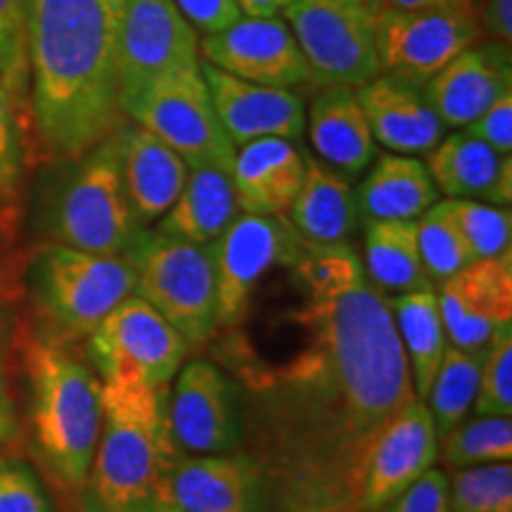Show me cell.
<instances>
[{
	"instance_id": "obj_1",
	"label": "cell",
	"mask_w": 512,
	"mask_h": 512,
	"mask_svg": "<svg viewBox=\"0 0 512 512\" xmlns=\"http://www.w3.org/2000/svg\"><path fill=\"white\" fill-rule=\"evenodd\" d=\"M294 344L254 351L238 332L223 363L238 384L242 451L264 475L268 512H361L358 477L377 430L415 399L387 297L351 245L311 247L287 268Z\"/></svg>"
},
{
	"instance_id": "obj_2",
	"label": "cell",
	"mask_w": 512,
	"mask_h": 512,
	"mask_svg": "<svg viewBox=\"0 0 512 512\" xmlns=\"http://www.w3.org/2000/svg\"><path fill=\"white\" fill-rule=\"evenodd\" d=\"M117 0H27L29 126L53 162L86 155L124 124Z\"/></svg>"
},
{
	"instance_id": "obj_3",
	"label": "cell",
	"mask_w": 512,
	"mask_h": 512,
	"mask_svg": "<svg viewBox=\"0 0 512 512\" xmlns=\"http://www.w3.org/2000/svg\"><path fill=\"white\" fill-rule=\"evenodd\" d=\"M183 451L169 420V387L102 382V427L83 484L86 512H178L174 472Z\"/></svg>"
},
{
	"instance_id": "obj_4",
	"label": "cell",
	"mask_w": 512,
	"mask_h": 512,
	"mask_svg": "<svg viewBox=\"0 0 512 512\" xmlns=\"http://www.w3.org/2000/svg\"><path fill=\"white\" fill-rule=\"evenodd\" d=\"M31 448L64 494H79L102 427V382L67 344L36 335L24 347Z\"/></svg>"
},
{
	"instance_id": "obj_5",
	"label": "cell",
	"mask_w": 512,
	"mask_h": 512,
	"mask_svg": "<svg viewBox=\"0 0 512 512\" xmlns=\"http://www.w3.org/2000/svg\"><path fill=\"white\" fill-rule=\"evenodd\" d=\"M36 223L43 242L107 256L126 254L143 226L128 204L114 136L86 155L55 162L38 190Z\"/></svg>"
},
{
	"instance_id": "obj_6",
	"label": "cell",
	"mask_w": 512,
	"mask_h": 512,
	"mask_svg": "<svg viewBox=\"0 0 512 512\" xmlns=\"http://www.w3.org/2000/svg\"><path fill=\"white\" fill-rule=\"evenodd\" d=\"M27 287L31 306L41 320V335L69 347L91 335L131 297L136 271L126 256L43 242L29 264Z\"/></svg>"
},
{
	"instance_id": "obj_7",
	"label": "cell",
	"mask_w": 512,
	"mask_h": 512,
	"mask_svg": "<svg viewBox=\"0 0 512 512\" xmlns=\"http://www.w3.org/2000/svg\"><path fill=\"white\" fill-rule=\"evenodd\" d=\"M124 256L136 271L133 294L162 313L190 349L204 347L216 337L219 299L209 245H192L140 228Z\"/></svg>"
},
{
	"instance_id": "obj_8",
	"label": "cell",
	"mask_w": 512,
	"mask_h": 512,
	"mask_svg": "<svg viewBox=\"0 0 512 512\" xmlns=\"http://www.w3.org/2000/svg\"><path fill=\"white\" fill-rule=\"evenodd\" d=\"M382 0H287L283 19L311 72V86L358 88L380 72L375 48Z\"/></svg>"
},
{
	"instance_id": "obj_9",
	"label": "cell",
	"mask_w": 512,
	"mask_h": 512,
	"mask_svg": "<svg viewBox=\"0 0 512 512\" xmlns=\"http://www.w3.org/2000/svg\"><path fill=\"white\" fill-rule=\"evenodd\" d=\"M124 114L174 147L190 169L216 166L230 171L233 166L235 145L230 143L214 110L202 74V60L178 64L157 76L128 102Z\"/></svg>"
},
{
	"instance_id": "obj_10",
	"label": "cell",
	"mask_w": 512,
	"mask_h": 512,
	"mask_svg": "<svg viewBox=\"0 0 512 512\" xmlns=\"http://www.w3.org/2000/svg\"><path fill=\"white\" fill-rule=\"evenodd\" d=\"M190 354L162 313L131 294L86 337V356L100 382L162 389Z\"/></svg>"
},
{
	"instance_id": "obj_11",
	"label": "cell",
	"mask_w": 512,
	"mask_h": 512,
	"mask_svg": "<svg viewBox=\"0 0 512 512\" xmlns=\"http://www.w3.org/2000/svg\"><path fill=\"white\" fill-rule=\"evenodd\" d=\"M219 299V328H240L254 292L275 268H290L309 252L285 216L240 211L221 238L211 242Z\"/></svg>"
},
{
	"instance_id": "obj_12",
	"label": "cell",
	"mask_w": 512,
	"mask_h": 512,
	"mask_svg": "<svg viewBox=\"0 0 512 512\" xmlns=\"http://www.w3.org/2000/svg\"><path fill=\"white\" fill-rule=\"evenodd\" d=\"M482 38L475 5L394 8L380 5L375 48L380 72L415 83L432 79Z\"/></svg>"
},
{
	"instance_id": "obj_13",
	"label": "cell",
	"mask_w": 512,
	"mask_h": 512,
	"mask_svg": "<svg viewBox=\"0 0 512 512\" xmlns=\"http://www.w3.org/2000/svg\"><path fill=\"white\" fill-rule=\"evenodd\" d=\"M114 48L121 107L169 69L202 60L197 29L174 0H117Z\"/></svg>"
},
{
	"instance_id": "obj_14",
	"label": "cell",
	"mask_w": 512,
	"mask_h": 512,
	"mask_svg": "<svg viewBox=\"0 0 512 512\" xmlns=\"http://www.w3.org/2000/svg\"><path fill=\"white\" fill-rule=\"evenodd\" d=\"M169 420L183 453H230L242 448L238 384L207 358L183 363L169 384Z\"/></svg>"
},
{
	"instance_id": "obj_15",
	"label": "cell",
	"mask_w": 512,
	"mask_h": 512,
	"mask_svg": "<svg viewBox=\"0 0 512 512\" xmlns=\"http://www.w3.org/2000/svg\"><path fill=\"white\" fill-rule=\"evenodd\" d=\"M439 460L434 420L420 399L408 401L377 430L361 463L358 510L380 512Z\"/></svg>"
},
{
	"instance_id": "obj_16",
	"label": "cell",
	"mask_w": 512,
	"mask_h": 512,
	"mask_svg": "<svg viewBox=\"0 0 512 512\" xmlns=\"http://www.w3.org/2000/svg\"><path fill=\"white\" fill-rule=\"evenodd\" d=\"M200 57L211 67L261 86H311V72L292 29L280 15H242L230 27L204 34Z\"/></svg>"
},
{
	"instance_id": "obj_17",
	"label": "cell",
	"mask_w": 512,
	"mask_h": 512,
	"mask_svg": "<svg viewBox=\"0 0 512 512\" xmlns=\"http://www.w3.org/2000/svg\"><path fill=\"white\" fill-rule=\"evenodd\" d=\"M434 290L448 344L482 351L512 325V252L472 261Z\"/></svg>"
},
{
	"instance_id": "obj_18",
	"label": "cell",
	"mask_w": 512,
	"mask_h": 512,
	"mask_svg": "<svg viewBox=\"0 0 512 512\" xmlns=\"http://www.w3.org/2000/svg\"><path fill=\"white\" fill-rule=\"evenodd\" d=\"M202 74L223 131L235 150L259 138L297 140L304 136L306 102L294 88L238 79L204 60Z\"/></svg>"
},
{
	"instance_id": "obj_19",
	"label": "cell",
	"mask_w": 512,
	"mask_h": 512,
	"mask_svg": "<svg viewBox=\"0 0 512 512\" xmlns=\"http://www.w3.org/2000/svg\"><path fill=\"white\" fill-rule=\"evenodd\" d=\"M425 98L446 128H465L512 91L508 43H475L422 83Z\"/></svg>"
},
{
	"instance_id": "obj_20",
	"label": "cell",
	"mask_w": 512,
	"mask_h": 512,
	"mask_svg": "<svg viewBox=\"0 0 512 512\" xmlns=\"http://www.w3.org/2000/svg\"><path fill=\"white\" fill-rule=\"evenodd\" d=\"M171 489L178 512H268L264 475L242 448L183 453Z\"/></svg>"
},
{
	"instance_id": "obj_21",
	"label": "cell",
	"mask_w": 512,
	"mask_h": 512,
	"mask_svg": "<svg viewBox=\"0 0 512 512\" xmlns=\"http://www.w3.org/2000/svg\"><path fill=\"white\" fill-rule=\"evenodd\" d=\"M356 98L375 143L396 155H427L446 136V126L432 110L420 83L377 74L356 88Z\"/></svg>"
},
{
	"instance_id": "obj_22",
	"label": "cell",
	"mask_w": 512,
	"mask_h": 512,
	"mask_svg": "<svg viewBox=\"0 0 512 512\" xmlns=\"http://www.w3.org/2000/svg\"><path fill=\"white\" fill-rule=\"evenodd\" d=\"M114 140L133 216L138 226H155L181 195L190 166L174 147L131 119L114 131Z\"/></svg>"
},
{
	"instance_id": "obj_23",
	"label": "cell",
	"mask_w": 512,
	"mask_h": 512,
	"mask_svg": "<svg viewBox=\"0 0 512 512\" xmlns=\"http://www.w3.org/2000/svg\"><path fill=\"white\" fill-rule=\"evenodd\" d=\"M430 171L439 195L451 200H479L510 207L512 200V157L458 131L444 136L427 152Z\"/></svg>"
},
{
	"instance_id": "obj_24",
	"label": "cell",
	"mask_w": 512,
	"mask_h": 512,
	"mask_svg": "<svg viewBox=\"0 0 512 512\" xmlns=\"http://www.w3.org/2000/svg\"><path fill=\"white\" fill-rule=\"evenodd\" d=\"M306 174V155L287 138H259L235 150L230 178L240 211L285 216Z\"/></svg>"
},
{
	"instance_id": "obj_25",
	"label": "cell",
	"mask_w": 512,
	"mask_h": 512,
	"mask_svg": "<svg viewBox=\"0 0 512 512\" xmlns=\"http://www.w3.org/2000/svg\"><path fill=\"white\" fill-rule=\"evenodd\" d=\"M306 131L316 159L344 178L361 176L377 155V143L358 105L356 88H316L306 110Z\"/></svg>"
},
{
	"instance_id": "obj_26",
	"label": "cell",
	"mask_w": 512,
	"mask_h": 512,
	"mask_svg": "<svg viewBox=\"0 0 512 512\" xmlns=\"http://www.w3.org/2000/svg\"><path fill=\"white\" fill-rule=\"evenodd\" d=\"M285 219L311 247H335L349 245L351 235L361 223V214L349 178L339 176L320 159L306 155L304 183Z\"/></svg>"
},
{
	"instance_id": "obj_27",
	"label": "cell",
	"mask_w": 512,
	"mask_h": 512,
	"mask_svg": "<svg viewBox=\"0 0 512 512\" xmlns=\"http://www.w3.org/2000/svg\"><path fill=\"white\" fill-rule=\"evenodd\" d=\"M238 214L240 204L230 171L195 166L185 178L181 195L152 230L192 245H211Z\"/></svg>"
},
{
	"instance_id": "obj_28",
	"label": "cell",
	"mask_w": 512,
	"mask_h": 512,
	"mask_svg": "<svg viewBox=\"0 0 512 512\" xmlns=\"http://www.w3.org/2000/svg\"><path fill=\"white\" fill-rule=\"evenodd\" d=\"M368 169L354 190L361 221H415L439 200L437 185L418 157L387 152Z\"/></svg>"
},
{
	"instance_id": "obj_29",
	"label": "cell",
	"mask_w": 512,
	"mask_h": 512,
	"mask_svg": "<svg viewBox=\"0 0 512 512\" xmlns=\"http://www.w3.org/2000/svg\"><path fill=\"white\" fill-rule=\"evenodd\" d=\"M392 311L396 337L406 356L408 373L413 380L415 399H425L441 358L451 347L441 320L437 290H415L387 297Z\"/></svg>"
},
{
	"instance_id": "obj_30",
	"label": "cell",
	"mask_w": 512,
	"mask_h": 512,
	"mask_svg": "<svg viewBox=\"0 0 512 512\" xmlns=\"http://www.w3.org/2000/svg\"><path fill=\"white\" fill-rule=\"evenodd\" d=\"M363 271L384 297L434 290L418 252L415 221L363 219Z\"/></svg>"
},
{
	"instance_id": "obj_31",
	"label": "cell",
	"mask_w": 512,
	"mask_h": 512,
	"mask_svg": "<svg viewBox=\"0 0 512 512\" xmlns=\"http://www.w3.org/2000/svg\"><path fill=\"white\" fill-rule=\"evenodd\" d=\"M484 349L463 351L448 347L441 358L434 380L422 403L434 420L437 437H446L453 427L460 425L472 413L477 399L479 373H482Z\"/></svg>"
},
{
	"instance_id": "obj_32",
	"label": "cell",
	"mask_w": 512,
	"mask_h": 512,
	"mask_svg": "<svg viewBox=\"0 0 512 512\" xmlns=\"http://www.w3.org/2000/svg\"><path fill=\"white\" fill-rule=\"evenodd\" d=\"M439 456L453 470L510 463L512 420L501 415H467L460 425L439 439Z\"/></svg>"
},
{
	"instance_id": "obj_33",
	"label": "cell",
	"mask_w": 512,
	"mask_h": 512,
	"mask_svg": "<svg viewBox=\"0 0 512 512\" xmlns=\"http://www.w3.org/2000/svg\"><path fill=\"white\" fill-rule=\"evenodd\" d=\"M29 119L0 86V228H10L22 207L29 171Z\"/></svg>"
},
{
	"instance_id": "obj_34",
	"label": "cell",
	"mask_w": 512,
	"mask_h": 512,
	"mask_svg": "<svg viewBox=\"0 0 512 512\" xmlns=\"http://www.w3.org/2000/svg\"><path fill=\"white\" fill-rule=\"evenodd\" d=\"M415 235H418L422 266H425L434 287L463 271L472 261H477V256L472 254L470 245L453 221L446 200H437L420 219H415Z\"/></svg>"
},
{
	"instance_id": "obj_35",
	"label": "cell",
	"mask_w": 512,
	"mask_h": 512,
	"mask_svg": "<svg viewBox=\"0 0 512 512\" xmlns=\"http://www.w3.org/2000/svg\"><path fill=\"white\" fill-rule=\"evenodd\" d=\"M0 86L29 119L27 0H0Z\"/></svg>"
},
{
	"instance_id": "obj_36",
	"label": "cell",
	"mask_w": 512,
	"mask_h": 512,
	"mask_svg": "<svg viewBox=\"0 0 512 512\" xmlns=\"http://www.w3.org/2000/svg\"><path fill=\"white\" fill-rule=\"evenodd\" d=\"M448 505L451 512H512V465L456 470L448 479Z\"/></svg>"
},
{
	"instance_id": "obj_37",
	"label": "cell",
	"mask_w": 512,
	"mask_h": 512,
	"mask_svg": "<svg viewBox=\"0 0 512 512\" xmlns=\"http://www.w3.org/2000/svg\"><path fill=\"white\" fill-rule=\"evenodd\" d=\"M446 207L477 259L512 252V216L508 207L451 197H446Z\"/></svg>"
},
{
	"instance_id": "obj_38",
	"label": "cell",
	"mask_w": 512,
	"mask_h": 512,
	"mask_svg": "<svg viewBox=\"0 0 512 512\" xmlns=\"http://www.w3.org/2000/svg\"><path fill=\"white\" fill-rule=\"evenodd\" d=\"M472 413L501 418L512 415V325L496 332L486 344Z\"/></svg>"
},
{
	"instance_id": "obj_39",
	"label": "cell",
	"mask_w": 512,
	"mask_h": 512,
	"mask_svg": "<svg viewBox=\"0 0 512 512\" xmlns=\"http://www.w3.org/2000/svg\"><path fill=\"white\" fill-rule=\"evenodd\" d=\"M0 512H57L41 477L24 460H0Z\"/></svg>"
},
{
	"instance_id": "obj_40",
	"label": "cell",
	"mask_w": 512,
	"mask_h": 512,
	"mask_svg": "<svg viewBox=\"0 0 512 512\" xmlns=\"http://www.w3.org/2000/svg\"><path fill=\"white\" fill-rule=\"evenodd\" d=\"M380 512H451L446 472L430 467Z\"/></svg>"
},
{
	"instance_id": "obj_41",
	"label": "cell",
	"mask_w": 512,
	"mask_h": 512,
	"mask_svg": "<svg viewBox=\"0 0 512 512\" xmlns=\"http://www.w3.org/2000/svg\"><path fill=\"white\" fill-rule=\"evenodd\" d=\"M470 136H475L494 147L501 155L512 152V91L498 98L494 105L486 107L472 124L465 126Z\"/></svg>"
},
{
	"instance_id": "obj_42",
	"label": "cell",
	"mask_w": 512,
	"mask_h": 512,
	"mask_svg": "<svg viewBox=\"0 0 512 512\" xmlns=\"http://www.w3.org/2000/svg\"><path fill=\"white\" fill-rule=\"evenodd\" d=\"M181 15L202 34H214L242 17L238 0H174Z\"/></svg>"
},
{
	"instance_id": "obj_43",
	"label": "cell",
	"mask_w": 512,
	"mask_h": 512,
	"mask_svg": "<svg viewBox=\"0 0 512 512\" xmlns=\"http://www.w3.org/2000/svg\"><path fill=\"white\" fill-rule=\"evenodd\" d=\"M482 29L486 27L491 36L501 43H510L512 38V0H484L482 10L477 12Z\"/></svg>"
},
{
	"instance_id": "obj_44",
	"label": "cell",
	"mask_w": 512,
	"mask_h": 512,
	"mask_svg": "<svg viewBox=\"0 0 512 512\" xmlns=\"http://www.w3.org/2000/svg\"><path fill=\"white\" fill-rule=\"evenodd\" d=\"M19 434V418L15 399H12L8 375H5L3 358H0V448H5L17 439Z\"/></svg>"
},
{
	"instance_id": "obj_45",
	"label": "cell",
	"mask_w": 512,
	"mask_h": 512,
	"mask_svg": "<svg viewBox=\"0 0 512 512\" xmlns=\"http://www.w3.org/2000/svg\"><path fill=\"white\" fill-rule=\"evenodd\" d=\"M242 15L249 17H271L283 15L287 0H238Z\"/></svg>"
},
{
	"instance_id": "obj_46",
	"label": "cell",
	"mask_w": 512,
	"mask_h": 512,
	"mask_svg": "<svg viewBox=\"0 0 512 512\" xmlns=\"http://www.w3.org/2000/svg\"><path fill=\"white\" fill-rule=\"evenodd\" d=\"M394 8H434V5H475V0H382Z\"/></svg>"
},
{
	"instance_id": "obj_47",
	"label": "cell",
	"mask_w": 512,
	"mask_h": 512,
	"mask_svg": "<svg viewBox=\"0 0 512 512\" xmlns=\"http://www.w3.org/2000/svg\"><path fill=\"white\" fill-rule=\"evenodd\" d=\"M3 332L5 328H3V320H0V347H3Z\"/></svg>"
}]
</instances>
